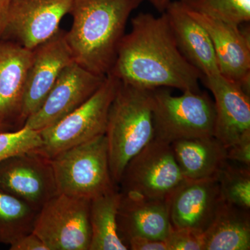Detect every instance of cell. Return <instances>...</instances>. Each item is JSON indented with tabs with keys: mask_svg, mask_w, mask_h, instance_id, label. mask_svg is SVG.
Segmentation results:
<instances>
[{
	"mask_svg": "<svg viewBox=\"0 0 250 250\" xmlns=\"http://www.w3.org/2000/svg\"><path fill=\"white\" fill-rule=\"evenodd\" d=\"M13 126L11 125L5 124V123H1L0 122V132L2 131H11L12 130Z\"/></svg>",
	"mask_w": 250,
	"mask_h": 250,
	"instance_id": "cell-32",
	"label": "cell"
},
{
	"mask_svg": "<svg viewBox=\"0 0 250 250\" xmlns=\"http://www.w3.org/2000/svg\"><path fill=\"white\" fill-rule=\"evenodd\" d=\"M117 228L122 241L126 246L134 237L166 241L172 228L168 200L122 192L117 213Z\"/></svg>",
	"mask_w": 250,
	"mask_h": 250,
	"instance_id": "cell-16",
	"label": "cell"
},
{
	"mask_svg": "<svg viewBox=\"0 0 250 250\" xmlns=\"http://www.w3.org/2000/svg\"><path fill=\"white\" fill-rule=\"evenodd\" d=\"M40 131L22 126L15 131L0 132V162L42 146Z\"/></svg>",
	"mask_w": 250,
	"mask_h": 250,
	"instance_id": "cell-25",
	"label": "cell"
},
{
	"mask_svg": "<svg viewBox=\"0 0 250 250\" xmlns=\"http://www.w3.org/2000/svg\"><path fill=\"white\" fill-rule=\"evenodd\" d=\"M14 0H0V16H3Z\"/></svg>",
	"mask_w": 250,
	"mask_h": 250,
	"instance_id": "cell-31",
	"label": "cell"
},
{
	"mask_svg": "<svg viewBox=\"0 0 250 250\" xmlns=\"http://www.w3.org/2000/svg\"><path fill=\"white\" fill-rule=\"evenodd\" d=\"M122 192L118 187L90 200L91 241L89 250H128L117 228Z\"/></svg>",
	"mask_w": 250,
	"mask_h": 250,
	"instance_id": "cell-21",
	"label": "cell"
},
{
	"mask_svg": "<svg viewBox=\"0 0 250 250\" xmlns=\"http://www.w3.org/2000/svg\"><path fill=\"white\" fill-rule=\"evenodd\" d=\"M28 71L19 125L42 106L61 72L75 62L66 39V31L59 29L51 39L33 49Z\"/></svg>",
	"mask_w": 250,
	"mask_h": 250,
	"instance_id": "cell-12",
	"label": "cell"
},
{
	"mask_svg": "<svg viewBox=\"0 0 250 250\" xmlns=\"http://www.w3.org/2000/svg\"><path fill=\"white\" fill-rule=\"evenodd\" d=\"M120 81L108 74L100 88L80 107L61 121L41 130L42 146L37 150L49 159L104 135L108 113Z\"/></svg>",
	"mask_w": 250,
	"mask_h": 250,
	"instance_id": "cell-6",
	"label": "cell"
},
{
	"mask_svg": "<svg viewBox=\"0 0 250 250\" xmlns=\"http://www.w3.org/2000/svg\"><path fill=\"white\" fill-rule=\"evenodd\" d=\"M184 180L170 144L154 139L128 162L119 184L125 193L168 200Z\"/></svg>",
	"mask_w": 250,
	"mask_h": 250,
	"instance_id": "cell-8",
	"label": "cell"
},
{
	"mask_svg": "<svg viewBox=\"0 0 250 250\" xmlns=\"http://www.w3.org/2000/svg\"><path fill=\"white\" fill-rule=\"evenodd\" d=\"M204 250H250V213L225 201L203 233Z\"/></svg>",
	"mask_w": 250,
	"mask_h": 250,
	"instance_id": "cell-20",
	"label": "cell"
},
{
	"mask_svg": "<svg viewBox=\"0 0 250 250\" xmlns=\"http://www.w3.org/2000/svg\"><path fill=\"white\" fill-rule=\"evenodd\" d=\"M39 211L0 188V243L11 245L32 232Z\"/></svg>",
	"mask_w": 250,
	"mask_h": 250,
	"instance_id": "cell-22",
	"label": "cell"
},
{
	"mask_svg": "<svg viewBox=\"0 0 250 250\" xmlns=\"http://www.w3.org/2000/svg\"><path fill=\"white\" fill-rule=\"evenodd\" d=\"M158 11L162 14L173 0H147Z\"/></svg>",
	"mask_w": 250,
	"mask_h": 250,
	"instance_id": "cell-30",
	"label": "cell"
},
{
	"mask_svg": "<svg viewBox=\"0 0 250 250\" xmlns=\"http://www.w3.org/2000/svg\"><path fill=\"white\" fill-rule=\"evenodd\" d=\"M4 21L3 16H0V40L2 36L3 31H4Z\"/></svg>",
	"mask_w": 250,
	"mask_h": 250,
	"instance_id": "cell-33",
	"label": "cell"
},
{
	"mask_svg": "<svg viewBox=\"0 0 250 250\" xmlns=\"http://www.w3.org/2000/svg\"><path fill=\"white\" fill-rule=\"evenodd\" d=\"M164 13L179 50L188 62L200 72L202 77L220 74L210 36L187 7L180 1H172Z\"/></svg>",
	"mask_w": 250,
	"mask_h": 250,
	"instance_id": "cell-18",
	"label": "cell"
},
{
	"mask_svg": "<svg viewBox=\"0 0 250 250\" xmlns=\"http://www.w3.org/2000/svg\"><path fill=\"white\" fill-rule=\"evenodd\" d=\"M210 36L220 75L250 93V41L248 33L236 26L188 9Z\"/></svg>",
	"mask_w": 250,
	"mask_h": 250,
	"instance_id": "cell-13",
	"label": "cell"
},
{
	"mask_svg": "<svg viewBox=\"0 0 250 250\" xmlns=\"http://www.w3.org/2000/svg\"><path fill=\"white\" fill-rule=\"evenodd\" d=\"M58 194L93 200L118 187L110 170L104 135L51 159Z\"/></svg>",
	"mask_w": 250,
	"mask_h": 250,
	"instance_id": "cell-4",
	"label": "cell"
},
{
	"mask_svg": "<svg viewBox=\"0 0 250 250\" xmlns=\"http://www.w3.org/2000/svg\"><path fill=\"white\" fill-rule=\"evenodd\" d=\"M33 50L15 41L0 40V122L19 124Z\"/></svg>",
	"mask_w": 250,
	"mask_h": 250,
	"instance_id": "cell-17",
	"label": "cell"
},
{
	"mask_svg": "<svg viewBox=\"0 0 250 250\" xmlns=\"http://www.w3.org/2000/svg\"><path fill=\"white\" fill-rule=\"evenodd\" d=\"M188 9L241 26L250 21V0H180Z\"/></svg>",
	"mask_w": 250,
	"mask_h": 250,
	"instance_id": "cell-24",
	"label": "cell"
},
{
	"mask_svg": "<svg viewBox=\"0 0 250 250\" xmlns=\"http://www.w3.org/2000/svg\"><path fill=\"white\" fill-rule=\"evenodd\" d=\"M106 77L71 62L61 72L41 107L26 120L22 126L41 131L55 124L86 102Z\"/></svg>",
	"mask_w": 250,
	"mask_h": 250,
	"instance_id": "cell-11",
	"label": "cell"
},
{
	"mask_svg": "<svg viewBox=\"0 0 250 250\" xmlns=\"http://www.w3.org/2000/svg\"><path fill=\"white\" fill-rule=\"evenodd\" d=\"M105 136L112 179L118 185L128 162L154 139L152 90L120 81Z\"/></svg>",
	"mask_w": 250,
	"mask_h": 250,
	"instance_id": "cell-3",
	"label": "cell"
},
{
	"mask_svg": "<svg viewBox=\"0 0 250 250\" xmlns=\"http://www.w3.org/2000/svg\"><path fill=\"white\" fill-rule=\"evenodd\" d=\"M167 250H204L203 233L171 228L166 240Z\"/></svg>",
	"mask_w": 250,
	"mask_h": 250,
	"instance_id": "cell-26",
	"label": "cell"
},
{
	"mask_svg": "<svg viewBox=\"0 0 250 250\" xmlns=\"http://www.w3.org/2000/svg\"><path fill=\"white\" fill-rule=\"evenodd\" d=\"M122 83L154 90L173 88L200 92V72L179 50L165 13H141L131 20L109 73Z\"/></svg>",
	"mask_w": 250,
	"mask_h": 250,
	"instance_id": "cell-1",
	"label": "cell"
},
{
	"mask_svg": "<svg viewBox=\"0 0 250 250\" xmlns=\"http://www.w3.org/2000/svg\"><path fill=\"white\" fill-rule=\"evenodd\" d=\"M90 200L57 194L39 210L33 232L48 250H89Z\"/></svg>",
	"mask_w": 250,
	"mask_h": 250,
	"instance_id": "cell-7",
	"label": "cell"
},
{
	"mask_svg": "<svg viewBox=\"0 0 250 250\" xmlns=\"http://www.w3.org/2000/svg\"><path fill=\"white\" fill-rule=\"evenodd\" d=\"M144 0H72L66 39L74 61L100 76L109 73L130 15Z\"/></svg>",
	"mask_w": 250,
	"mask_h": 250,
	"instance_id": "cell-2",
	"label": "cell"
},
{
	"mask_svg": "<svg viewBox=\"0 0 250 250\" xmlns=\"http://www.w3.org/2000/svg\"><path fill=\"white\" fill-rule=\"evenodd\" d=\"M223 201L250 210V167L228 161L218 175Z\"/></svg>",
	"mask_w": 250,
	"mask_h": 250,
	"instance_id": "cell-23",
	"label": "cell"
},
{
	"mask_svg": "<svg viewBox=\"0 0 250 250\" xmlns=\"http://www.w3.org/2000/svg\"><path fill=\"white\" fill-rule=\"evenodd\" d=\"M214 97L213 136L228 148L250 136V97L243 88L220 74L202 78Z\"/></svg>",
	"mask_w": 250,
	"mask_h": 250,
	"instance_id": "cell-15",
	"label": "cell"
},
{
	"mask_svg": "<svg viewBox=\"0 0 250 250\" xmlns=\"http://www.w3.org/2000/svg\"><path fill=\"white\" fill-rule=\"evenodd\" d=\"M72 0H14L4 15L1 39L33 50L59 30Z\"/></svg>",
	"mask_w": 250,
	"mask_h": 250,
	"instance_id": "cell-9",
	"label": "cell"
},
{
	"mask_svg": "<svg viewBox=\"0 0 250 250\" xmlns=\"http://www.w3.org/2000/svg\"><path fill=\"white\" fill-rule=\"evenodd\" d=\"M228 161L250 167V136L227 148Z\"/></svg>",
	"mask_w": 250,
	"mask_h": 250,
	"instance_id": "cell-27",
	"label": "cell"
},
{
	"mask_svg": "<svg viewBox=\"0 0 250 250\" xmlns=\"http://www.w3.org/2000/svg\"><path fill=\"white\" fill-rule=\"evenodd\" d=\"M0 188L39 211L58 194L51 159L34 149L1 161Z\"/></svg>",
	"mask_w": 250,
	"mask_h": 250,
	"instance_id": "cell-10",
	"label": "cell"
},
{
	"mask_svg": "<svg viewBox=\"0 0 250 250\" xmlns=\"http://www.w3.org/2000/svg\"><path fill=\"white\" fill-rule=\"evenodd\" d=\"M154 139L177 140L213 136L214 102L208 94L190 90L174 96L164 88L152 90Z\"/></svg>",
	"mask_w": 250,
	"mask_h": 250,
	"instance_id": "cell-5",
	"label": "cell"
},
{
	"mask_svg": "<svg viewBox=\"0 0 250 250\" xmlns=\"http://www.w3.org/2000/svg\"><path fill=\"white\" fill-rule=\"evenodd\" d=\"M223 201L218 179H184L168 198L171 225L204 233Z\"/></svg>",
	"mask_w": 250,
	"mask_h": 250,
	"instance_id": "cell-14",
	"label": "cell"
},
{
	"mask_svg": "<svg viewBox=\"0 0 250 250\" xmlns=\"http://www.w3.org/2000/svg\"><path fill=\"white\" fill-rule=\"evenodd\" d=\"M9 246L11 250H48L45 243L33 231L21 237Z\"/></svg>",
	"mask_w": 250,
	"mask_h": 250,
	"instance_id": "cell-29",
	"label": "cell"
},
{
	"mask_svg": "<svg viewBox=\"0 0 250 250\" xmlns=\"http://www.w3.org/2000/svg\"><path fill=\"white\" fill-rule=\"evenodd\" d=\"M131 250H167L166 241L152 239L147 237H134L127 243Z\"/></svg>",
	"mask_w": 250,
	"mask_h": 250,
	"instance_id": "cell-28",
	"label": "cell"
},
{
	"mask_svg": "<svg viewBox=\"0 0 250 250\" xmlns=\"http://www.w3.org/2000/svg\"><path fill=\"white\" fill-rule=\"evenodd\" d=\"M170 146L184 179L217 178L228 162L227 148L214 136L177 140Z\"/></svg>",
	"mask_w": 250,
	"mask_h": 250,
	"instance_id": "cell-19",
	"label": "cell"
}]
</instances>
